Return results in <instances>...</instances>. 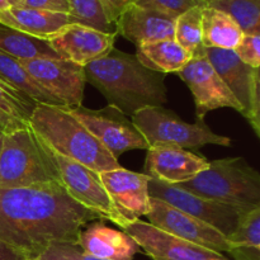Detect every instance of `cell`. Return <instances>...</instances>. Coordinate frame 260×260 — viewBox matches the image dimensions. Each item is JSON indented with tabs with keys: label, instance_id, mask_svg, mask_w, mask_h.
I'll return each mask as SVG.
<instances>
[{
	"label": "cell",
	"instance_id": "6da1fadb",
	"mask_svg": "<svg viewBox=\"0 0 260 260\" xmlns=\"http://www.w3.org/2000/svg\"><path fill=\"white\" fill-rule=\"evenodd\" d=\"M96 220L60 182L0 188V243L27 260L55 244L78 245L81 230Z\"/></svg>",
	"mask_w": 260,
	"mask_h": 260
},
{
	"label": "cell",
	"instance_id": "7a4b0ae2",
	"mask_svg": "<svg viewBox=\"0 0 260 260\" xmlns=\"http://www.w3.org/2000/svg\"><path fill=\"white\" fill-rule=\"evenodd\" d=\"M84 70L86 83L128 117L146 107H164L168 102L164 74L145 68L136 55L112 48Z\"/></svg>",
	"mask_w": 260,
	"mask_h": 260
},
{
	"label": "cell",
	"instance_id": "3957f363",
	"mask_svg": "<svg viewBox=\"0 0 260 260\" xmlns=\"http://www.w3.org/2000/svg\"><path fill=\"white\" fill-rule=\"evenodd\" d=\"M28 124L50 149L94 172L121 168L118 160L69 113L66 107L36 104Z\"/></svg>",
	"mask_w": 260,
	"mask_h": 260
},
{
	"label": "cell",
	"instance_id": "277c9868",
	"mask_svg": "<svg viewBox=\"0 0 260 260\" xmlns=\"http://www.w3.org/2000/svg\"><path fill=\"white\" fill-rule=\"evenodd\" d=\"M177 187L243 212L260 207V174L241 156L210 161L207 169Z\"/></svg>",
	"mask_w": 260,
	"mask_h": 260
},
{
	"label": "cell",
	"instance_id": "5b68a950",
	"mask_svg": "<svg viewBox=\"0 0 260 260\" xmlns=\"http://www.w3.org/2000/svg\"><path fill=\"white\" fill-rule=\"evenodd\" d=\"M60 182L42 140L27 127L4 135L0 151V188H24Z\"/></svg>",
	"mask_w": 260,
	"mask_h": 260
},
{
	"label": "cell",
	"instance_id": "8992f818",
	"mask_svg": "<svg viewBox=\"0 0 260 260\" xmlns=\"http://www.w3.org/2000/svg\"><path fill=\"white\" fill-rule=\"evenodd\" d=\"M150 146L167 145L180 149H198L206 145L231 146V139L215 134L205 119L196 123L183 121L178 114L164 107H146L131 117Z\"/></svg>",
	"mask_w": 260,
	"mask_h": 260
},
{
	"label": "cell",
	"instance_id": "52a82bcc",
	"mask_svg": "<svg viewBox=\"0 0 260 260\" xmlns=\"http://www.w3.org/2000/svg\"><path fill=\"white\" fill-rule=\"evenodd\" d=\"M43 145L55 162L60 183L75 202L94 213L99 220L113 222L121 228L122 231L131 223L114 207L106 188L99 179L98 173L84 167L80 162L57 154L45 142Z\"/></svg>",
	"mask_w": 260,
	"mask_h": 260
},
{
	"label": "cell",
	"instance_id": "ba28073f",
	"mask_svg": "<svg viewBox=\"0 0 260 260\" xmlns=\"http://www.w3.org/2000/svg\"><path fill=\"white\" fill-rule=\"evenodd\" d=\"M66 109L117 160L131 150L149 149V144L131 121V117L111 104L101 109H90L84 106L66 107Z\"/></svg>",
	"mask_w": 260,
	"mask_h": 260
},
{
	"label": "cell",
	"instance_id": "9c48e42d",
	"mask_svg": "<svg viewBox=\"0 0 260 260\" xmlns=\"http://www.w3.org/2000/svg\"><path fill=\"white\" fill-rule=\"evenodd\" d=\"M206 56L240 106L255 135L260 137V75L259 69L245 65L234 50L205 47Z\"/></svg>",
	"mask_w": 260,
	"mask_h": 260
},
{
	"label": "cell",
	"instance_id": "30bf717a",
	"mask_svg": "<svg viewBox=\"0 0 260 260\" xmlns=\"http://www.w3.org/2000/svg\"><path fill=\"white\" fill-rule=\"evenodd\" d=\"M147 190L151 198L162 201L177 210L198 218L202 222L215 228L226 238L235 231L240 217L246 213L231 206L198 197L177 185L161 183L152 178L149 180Z\"/></svg>",
	"mask_w": 260,
	"mask_h": 260
},
{
	"label": "cell",
	"instance_id": "8fae6325",
	"mask_svg": "<svg viewBox=\"0 0 260 260\" xmlns=\"http://www.w3.org/2000/svg\"><path fill=\"white\" fill-rule=\"evenodd\" d=\"M177 74L192 93L197 118L205 119L206 114L218 108H233L243 116V107L217 75L205 50L192 56Z\"/></svg>",
	"mask_w": 260,
	"mask_h": 260
},
{
	"label": "cell",
	"instance_id": "7c38bea8",
	"mask_svg": "<svg viewBox=\"0 0 260 260\" xmlns=\"http://www.w3.org/2000/svg\"><path fill=\"white\" fill-rule=\"evenodd\" d=\"M19 62L33 80L55 96L61 106L69 108L83 106L86 84L83 66L60 57L19 60Z\"/></svg>",
	"mask_w": 260,
	"mask_h": 260
},
{
	"label": "cell",
	"instance_id": "4fadbf2b",
	"mask_svg": "<svg viewBox=\"0 0 260 260\" xmlns=\"http://www.w3.org/2000/svg\"><path fill=\"white\" fill-rule=\"evenodd\" d=\"M146 217L152 226L182 240L222 255L229 253L228 238L220 231L162 201L150 197Z\"/></svg>",
	"mask_w": 260,
	"mask_h": 260
},
{
	"label": "cell",
	"instance_id": "5bb4252c",
	"mask_svg": "<svg viewBox=\"0 0 260 260\" xmlns=\"http://www.w3.org/2000/svg\"><path fill=\"white\" fill-rule=\"evenodd\" d=\"M116 38V32H102L88 25L70 23L46 41L58 57L84 68L114 48Z\"/></svg>",
	"mask_w": 260,
	"mask_h": 260
},
{
	"label": "cell",
	"instance_id": "9a60e30c",
	"mask_svg": "<svg viewBox=\"0 0 260 260\" xmlns=\"http://www.w3.org/2000/svg\"><path fill=\"white\" fill-rule=\"evenodd\" d=\"M152 260H210L223 258L208 249L190 244L168 234L151 223L135 220L123 230Z\"/></svg>",
	"mask_w": 260,
	"mask_h": 260
},
{
	"label": "cell",
	"instance_id": "2e32d148",
	"mask_svg": "<svg viewBox=\"0 0 260 260\" xmlns=\"http://www.w3.org/2000/svg\"><path fill=\"white\" fill-rule=\"evenodd\" d=\"M99 179L119 213L132 222L146 216L150 208L147 187L151 177L124 168L99 172Z\"/></svg>",
	"mask_w": 260,
	"mask_h": 260
},
{
	"label": "cell",
	"instance_id": "e0dca14e",
	"mask_svg": "<svg viewBox=\"0 0 260 260\" xmlns=\"http://www.w3.org/2000/svg\"><path fill=\"white\" fill-rule=\"evenodd\" d=\"M145 174L167 184L177 185L200 174L210 165L202 155L167 145H155L146 150Z\"/></svg>",
	"mask_w": 260,
	"mask_h": 260
},
{
	"label": "cell",
	"instance_id": "ac0fdd59",
	"mask_svg": "<svg viewBox=\"0 0 260 260\" xmlns=\"http://www.w3.org/2000/svg\"><path fill=\"white\" fill-rule=\"evenodd\" d=\"M175 19L155 10L131 4L114 23L117 36H122L136 47L162 40H174Z\"/></svg>",
	"mask_w": 260,
	"mask_h": 260
},
{
	"label": "cell",
	"instance_id": "d6986e66",
	"mask_svg": "<svg viewBox=\"0 0 260 260\" xmlns=\"http://www.w3.org/2000/svg\"><path fill=\"white\" fill-rule=\"evenodd\" d=\"M78 246L84 254L103 260H134L141 249L126 233L103 222H90L79 235Z\"/></svg>",
	"mask_w": 260,
	"mask_h": 260
},
{
	"label": "cell",
	"instance_id": "ffe728a7",
	"mask_svg": "<svg viewBox=\"0 0 260 260\" xmlns=\"http://www.w3.org/2000/svg\"><path fill=\"white\" fill-rule=\"evenodd\" d=\"M0 23L32 37L47 40L65 25L74 23L68 13L24 7H9L0 12Z\"/></svg>",
	"mask_w": 260,
	"mask_h": 260
},
{
	"label": "cell",
	"instance_id": "44dd1931",
	"mask_svg": "<svg viewBox=\"0 0 260 260\" xmlns=\"http://www.w3.org/2000/svg\"><path fill=\"white\" fill-rule=\"evenodd\" d=\"M136 57L145 68L160 74H177L187 65L190 55L175 40H162L136 47Z\"/></svg>",
	"mask_w": 260,
	"mask_h": 260
},
{
	"label": "cell",
	"instance_id": "7402d4cb",
	"mask_svg": "<svg viewBox=\"0 0 260 260\" xmlns=\"http://www.w3.org/2000/svg\"><path fill=\"white\" fill-rule=\"evenodd\" d=\"M244 32L225 12L211 7L202 8V43L205 47L235 50Z\"/></svg>",
	"mask_w": 260,
	"mask_h": 260
},
{
	"label": "cell",
	"instance_id": "603a6c76",
	"mask_svg": "<svg viewBox=\"0 0 260 260\" xmlns=\"http://www.w3.org/2000/svg\"><path fill=\"white\" fill-rule=\"evenodd\" d=\"M228 241V254L235 260H260V207L241 216Z\"/></svg>",
	"mask_w": 260,
	"mask_h": 260
},
{
	"label": "cell",
	"instance_id": "cb8c5ba5",
	"mask_svg": "<svg viewBox=\"0 0 260 260\" xmlns=\"http://www.w3.org/2000/svg\"><path fill=\"white\" fill-rule=\"evenodd\" d=\"M0 80L9 86L32 99L36 104H50V106H61L60 102L43 90L32 76L23 69L19 60L7 55L0 51ZM62 107V106H61Z\"/></svg>",
	"mask_w": 260,
	"mask_h": 260
},
{
	"label": "cell",
	"instance_id": "d4e9b609",
	"mask_svg": "<svg viewBox=\"0 0 260 260\" xmlns=\"http://www.w3.org/2000/svg\"><path fill=\"white\" fill-rule=\"evenodd\" d=\"M0 51L17 60L58 57L46 40L32 37L2 23H0Z\"/></svg>",
	"mask_w": 260,
	"mask_h": 260
},
{
	"label": "cell",
	"instance_id": "484cf974",
	"mask_svg": "<svg viewBox=\"0 0 260 260\" xmlns=\"http://www.w3.org/2000/svg\"><path fill=\"white\" fill-rule=\"evenodd\" d=\"M207 7L230 15L245 35L260 33V0H212Z\"/></svg>",
	"mask_w": 260,
	"mask_h": 260
},
{
	"label": "cell",
	"instance_id": "4316f807",
	"mask_svg": "<svg viewBox=\"0 0 260 260\" xmlns=\"http://www.w3.org/2000/svg\"><path fill=\"white\" fill-rule=\"evenodd\" d=\"M202 8L189 9L175 19L174 40L189 53L190 57L205 50L202 43Z\"/></svg>",
	"mask_w": 260,
	"mask_h": 260
},
{
	"label": "cell",
	"instance_id": "83f0119b",
	"mask_svg": "<svg viewBox=\"0 0 260 260\" xmlns=\"http://www.w3.org/2000/svg\"><path fill=\"white\" fill-rule=\"evenodd\" d=\"M69 15L74 23L88 25L102 32H114L102 0H68Z\"/></svg>",
	"mask_w": 260,
	"mask_h": 260
},
{
	"label": "cell",
	"instance_id": "f1b7e54d",
	"mask_svg": "<svg viewBox=\"0 0 260 260\" xmlns=\"http://www.w3.org/2000/svg\"><path fill=\"white\" fill-rule=\"evenodd\" d=\"M36 103L22 91H18L0 80V111L28 123Z\"/></svg>",
	"mask_w": 260,
	"mask_h": 260
},
{
	"label": "cell",
	"instance_id": "f546056e",
	"mask_svg": "<svg viewBox=\"0 0 260 260\" xmlns=\"http://www.w3.org/2000/svg\"><path fill=\"white\" fill-rule=\"evenodd\" d=\"M135 4L159 12L174 19L193 8L206 7L205 3L201 0H137Z\"/></svg>",
	"mask_w": 260,
	"mask_h": 260
},
{
	"label": "cell",
	"instance_id": "4dcf8cb0",
	"mask_svg": "<svg viewBox=\"0 0 260 260\" xmlns=\"http://www.w3.org/2000/svg\"><path fill=\"white\" fill-rule=\"evenodd\" d=\"M234 52L245 65L253 69H259L260 66V33L255 35H245L236 46Z\"/></svg>",
	"mask_w": 260,
	"mask_h": 260
},
{
	"label": "cell",
	"instance_id": "1f68e13d",
	"mask_svg": "<svg viewBox=\"0 0 260 260\" xmlns=\"http://www.w3.org/2000/svg\"><path fill=\"white\" fill-rule=\"evenodd\" d=\"M32 260H103L86 255L78 245L70 244H55L46 249L40 256Z\"/></svg>",
	"mask_w": 260,
	"mask_h": 260
},
{
	"label": "cell",
	"instance_id": "d6a6232c",
	"mask_svg": "<svg viewBox=\"0 0 260 260\" xmlns=\"http://www.w3.org/2000/svg\"><path fill=\"white\" fill-rule=\"evenodd\" d=\"M18 7L48 10V12L68 13L69 14L68 0H22Z\"/></svg>",
	"mask_w": 260,
	"mask_h": 260
},
{
	"label": "cell",
	"instance_id": "836d02e7",
	"mask_svg": "<svg viewBox=\"0 0 260 260\" xmlns=\"http://www.w3.org/2000/svg\"><path fill=\"white\" fill-rule=\"evenodd\" d=\"M137 0H102L103 7L106 9L107 17H108L109 22L114 25L116 20L118 19L119 14L126 9L128 5L135 4Z\"/></svg>",
	"mask_w": 260,
	"mask_h": 260
},
{
	"label": "cell",
	"instance_id": "e575fe53",
	"mask_svg": "<svg viewBox=\"0 0 260 260\" xmlns=\"http://www.w3.org/2000/svg\"><path fill=\"white\" fill-rule=\"evenodd\" d=\"M27 126L28 123H24V122L19 121V119L13 118L9 114L0 111V131H2L3 134H12V132L22 129Z\"/></svg>",
	"mask_w": 260,
	"mask_h": 260
},
{
	"label": "cell",
	"instance_id": "d590c367",
	"mask_svg": "<svg viewBox=\"0 0 260 260\" xmlns=\"http://www.w3.org/2000/svg\"><path fill=\"white\" fill-rule=\"evenodd\" d=\"M0 260H27L19 253L13 250L12 248L7 246L5 244L0 243Z\"/></svg>",
	"mask_w": 260,
	"mask_h": 260
},
{
	"label": "cell",
	"instance_id": "8d00e7d4",
	"mask_svg": "<svg viewBox=\"0 0 260 260\" xmlns=\"http://www.w3.org/2000/svg\"><path fill=\"white\" fill-rule=\"evenodd\" d=\"M9 8V3H8V0H0V12L2 10H5Z\"/></svg>",
	"mask_w": 260,
	"mask_h": 260
},
{
	"label": "cell",
	"instance_id": "74e56055",
	"mask_svg": "<svg viewBox=\"0 0 260 260\" xmlns=\"http://www.w3.org/2000/svg\"><path fill=\"white\" fill-rule=\"evenodd\" d=\"M20 2H22V0H8L9 7H18V5L20 4Z\"/></svg>",
	"mask_w": 260,
	"mask_h": 260
},
{
	"label": "cell",
	"instance_id": "f35d334b",
	"mask_svg": "<svg viewBox=\"0 0 260 260\" xmlns=\"http://www.w3.org/2000/svg\"><path fill=\"white\" fill-rule=\"evenodd\" d=\"M4 135L2 131H0V151H2V146H3V140H4Z\"/></svg>",
	"mask_w": 260,
	"mask_h": 260
},
{
	"label": "cell",
	"instance_id": "ab89813d",
	"mask_svg": "<svg viewBox=\"0 0 260 260\" xmlns=\"http://www.w3.org/2000/svg\"><path fill=\"white\" fill-rule=\"evenodd\" d=\"M201 2H203V3H205L206 5H207L208 3H211V2H212V0H201Z\"/></svg>",
	"mask_w": 260,
	"mask_h": 260
},
{
	"label": "cell",
	"instance_id": "60d3db41",
	"mask_svg": "<svg viewBox=\"0 0 260 260\" xmlns=\"http://www.w3.org/2000/svg\"><path fill=\"white\" fill-rule=\"evenodd\" d=\"M210 260H228V259H225V256H223V258H213V259H210Z\"/></svg>",
	"mask_w": 260,
	"mask_h": 260
}]
</instances>
